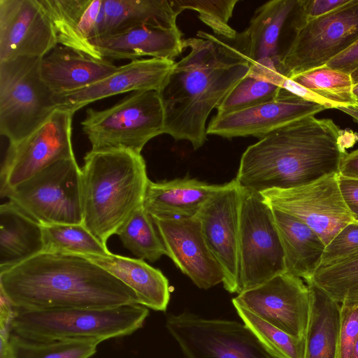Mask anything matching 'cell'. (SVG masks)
I'll return each instance as SVG.
<instances>
[{
	"mask_svg": "<svg viewBox=\"0 0 358 358\" xmlns=\"http://www.w3.org/2000/svg\"><path fill=\"white\" fill-rule=\"evenodd\" d=\"M183 43L189 53L174 62L159 91L164 134L176 141H188L196 150L207 140L210 113L248 75L250 66L236 38L199 31L196 37Z\"/></svg>",
	"mask_w": 358,
	"mask_h": 358,
	"instance_id": "6da1fadb",
	"label": "cell"
},
{
	"mask_svg": "<svg viewBox=\"0 0 358 358\" xmlns=\"http://www.w3.org/2000/svg\"><path fill=\"white\" fill-rule=\"evenodd\" d=\"M0 292L21 310L138 303L135 292L103 268L85 257L58 252H43L0 272Z\"/></svg>",
	"mask_w": 358,
	"mask_h": 358,
	"instance_id": "7a4b0ae2",
	"label": "cell"
},
{
	"mask_svg": "<svg viewBox=\"0 0 358 358\" xmlns=\"http://www.w3.org/2000/svg\"><path fill=\"white\" fill-rule=\"evenodd\" d=\"M343 131L331 119L308 116L260 138L243 153L236 176L247 191L285 189L338 173L346 154Z\"/></svg>",
	"mask_w": 358,
	"mask_h": 358,
	"instance_id": "3957f363",
	"label": "cell"
},
{
	"mask_svg": "<svg viewBox=\"0 0 358 358\" xmlns=\"http://www.w3.org/2000/svg\"><path fill=\"white\" fill-rule=\"evenodd\" d=\"M84 226L103 245L143 206L149 182L141 154L123 149L90 150L84 157Z\"/></svg>",
	"mask_w": 358,
	"mask_h": 358,
	"instance_id": "277c9868",
	"label": "cell"
},
{
	"mask_svg": "<svg viewBox=\"0 0 358 358\" xmlns=\"http://www.w3.org/2000/svg\"><path fill=\"white\" fill-rule=\"evenodd\" d=\"M14 309V308H13ZM149 314L138 303L110 308L14 309L12 332L36 341L95 340L129 336Z\"/></svg>",
	"mask_w": 358,
	"mask_h": 358,
	"instance_id": "5b68a950",
	"label": "cell"
},
{
	"mask_svg": "<svg viewBox=\"0 0 358 358\" xmlns=\"http://www.w3.org/2000/svg\"><path fill=\"white\" fill-rule=\"evenodd\" d=\"M81 125L92 150L123 149L141 154L150 140L164 134L159 92H134L108 108H88Z\"/></svg>",
	"mask_w": 358,
	"mask_h": 358,
	"instance_id": "8992f818",
	"label": "cell"
},
{
	"mask_svg": "<svg viewBox=\"0 0 358 358\" xmlns=\"http://www.w3.org/2000/svg\"><path fill=\"white\" fill-rule=\"evenodd\" d=\"M41 59L17 57L0 62V134L9 144L29 136L57 108L55 93L41 77Z\"/></svg>",
	"mask_w": 358,
	"mask_h": 358,
	"instance_id": "52a82bcc",
	"label": "cell"
},
{
	"mask_svg": "<svg viewBox=\"0 0 358 358\" xmlns=\"http://www.w3.org/2000/svg\"><path fill=\"white\" fill-rule=\"evenodd\" d=\"M292 29L279 69L287 78L325 66L358 41V0L313 20H299L296 13Z\"/></svg>",
	"mask_w": 358,
	"mask_h": 358,
	"instance_id": "ba28073f",
	"label": "cell"
},
{
	"mask_svg": "<svg viewBox=\"0 0 358 358\" xmlns=\"http://www.w3.org/2000/svg\"><path fill=\"white\" fill-rule=\"evenodd\" d=\"M6 197L41 224H83L82 171L76 158L50 164Z\"/></svg>",
	"mask_w": 358,
	"mask_h": 358,
	"instance_id": "9c48e42d",
	"label": "cell"
},
{
	"mask_svg": "<svg viewBox=\"0 0 358 358\" xmlns=\"http://www.w3.org/2000/svg\"><path fill=\"white\" fill-rule=\"evenodd\" d=\"M285 272V255L273 208L260 193L245 189L241 217L239 293Z\"/></svg>",
	"mask_w": 358,
	"mask_h": 358,
	"instance_id": "30bf717a",
	"label": "cell"
},
{
	"mask_svg": "<svg viewBox=\"0 0 358 358\" xmlns=\"http://www.w3.org/2000/svg\"><path fill=\"white\" fill-rule=\"evenodd\" d=\"M166 327L186 358H275L243 322L182 313Z\"/></svg>",
	"mask_w": 358,
	"mask_h": 358,
	"instance_id": "8fae6325",
	"label": "cell"
},
{
	"mask_svg": "<svg viewBox=\"0 0 358 358\" xmlns=\"http://www.w3.org/2000/svg\"><path fill=\"white\" fill-rule=\"evenodd\" d=\"M73 114L56 108L31 134L17 143L9 144L1 167V197L50 164L75 158L71 142Z\"/></svg>",
	"mask_w": 358,
	"mask_h": 358,
	"instance_id": "7c38bea8",
	"label": "cell"
},
{
	"mask_svg": "<svg viewBox=\"0 0 358 358\" xmlns=\"http://www.w3.org/2000/svg\"><path fill=\"white\" fill-rule=\"evenodd\" d=\"M338 176L330 174L302 186L260 194L273 208L308 225L327 245L345 225L354 222L342 196Z\"/></svg>",
	"mask_w": 358,
	"mask_h": 358,
	"instance_id": "4fadbf2b",
	"label": "cell"
},
{
	"mask_svg": "<svg viewBox=\"0 0 358 358\" xmlns=\"http://www.w3.org/2000/svg\"><path fill=\"white\" fill-rule=\"evenodd\" d=\"M245 189L236 179L224 184L196 215L205 241L224 274L223 287L239 293L241 208Z\"/></svg>",
	"mask_w": 358,
	"mask_h": 358,
	"instance_id": "5bb4252c",
	"label": "cell"
},
{
	"mask_svg": "<svg viewBox=\"0 0 358 358\" xmlns=\"http://www.w3.org/2000/svg\"><path fill=\"white\" fill-rule=\"evenodd\" d=\"M289 335L305 339L310 312L309 287L288 272L245 290L232 299Z\"/></svg>",
	"mask_w": 358,
	"mask_h": 358,
	"instance_id": "9a60e30c",
	"label": "cell"
},
{
	"mask_svg": "<svg viewBox=\"0 0 358 358\" xmlns=\"http://www.w3.org/2000/svg\"><path fill=\"white\" fill-rule=\"evenodd\" d=\"M298 0H272L259 6L248 27L236 39L249 62L248 76L281 87L280 73L285 49L281 43L286 24L297 10Z\"/></svg>",
	"mask_w": 358,
	"mask_h": 358,
	"instance_id": "2e32d148",
	"label": "cell"
},
{
	"mask_svg": "<svg viewBox=\"0 0 358 358\" xmlns=\"http://www.w3.org/2000/svg\"><path fill=\"white\" fill-rule=\"evenodd\" d=\"M327 109L282 88L273 99L238 111L217 115L207 127V134L222 138L253 136L259 139L301 118Z\"/></svg>",
	"mask_w": 358,
	"mask_h": 358,
	"instance_id": "e0dca14e",
	"label": "cell"
},
{
	"mask_svg": "<svg viewBox=\"0 0 358 358\" xmlns=\"http://www.w3.org/2000/svg\"><path fill=\"white\" fill-rule=\"evenodd\" d=\"M58 45L38 0H0V62L42 58Z\"/></svg>",
	"mask_w": 358,
	"mask_h": 358,
	"instance_id": "ac0fdd59",
	"label": "cell"
},
{
	"mask_svg": "<svg viewBox=\"0 0 358 358\" xmlns=\"http://www.w3.org/2000/svg\"><path fill=\"white\" fill-rule=\"evenodd\" d=\"M152 219L168 257L198 287L207 289L223 282L222 270L205 241L196 216Z\"/></svg>",
	"mask_w": 358,
	"mask_h": 358,
	"instance_id": "d6986e66",
	"label": "cell"
},
{
	"mask_svg": "<svg viewBox=\"0 0 358 358\" xmlns=\"http://www.w3.org/2000/svg\"><path fill=\"white\" fill-rule=\"evenodd\" d=\"M174 62L148 58L120 66L114 73L83 89L55 94L57 108L75 113L89 103L129 92L159 91Z\"/></svg>",
	"mask_w": 358,
	"mask_h": 358,
	"instance_id": "ffe728a7",
	"label": "cell"
},
{
	"mask_svg": "<svg viewBox=\"0 0 358 358\" xmlns=\"http://www.w3.org/2000/svg\"><path fill=\"white\" fill-rule=\"evenodd\" d=\"M38 1L52 25L58 44L103 59L92 42L102 34L103 0Z\"/></svg>",
	"mask_w": 358,
	"mask_h": 358,
	"instance_id": "44dd1931",
	"label": "cell"
},
{
	"mask_svg": "<svg viewBox=\"0 0 358 358\" xmlns=\"http://www.w3.org/2000/svg\"><path fill=\"white\" fill-rule=\"evenodd\" d=\"M178 27L142 25L117 33L101 35L92 44L103 59L131 61L144 56L172 60L185 49Z\"/></svg>",
	"mask_w": 358,
	"mask_h": 358,
	"instance_id": "7402d4cb",
	"label": "cell"
},
{
	"mask_svg": "<svg viewBox=\"0 0 358 358\" xmlns=\"http://www.w3.org/2000/svg\"><path fill=\"white\" fill-rule=\"evenodd\" d=\"M119 68L108 59H99L58 45L40 63L41 77L55 94L92 85Z\"/></svg>",
	"mask_w": 358,
	"mask_h": 358,
	"instance_id": "603a6c76",
	"label": "cell"
},
{
	"mask_svg": "<svg viewBox=\"0 0 358 358\" xmlns=\"http://www.w3.org/2000/svg\"><path fill=\"white\" fill-rule=\"evenodd\" d=\"M223 186L189 176L159 182L149 180L143 207L155 219L193 217Z\"/></svg>",
	"mask_w": 358,
	"mask_h": 358,
	"instance_id": "cb8c5ba5",
	"label": "cell"
},
{
	"mask_svg": "<svg viewBox=\"0 0 358 358\" xmlns=\"http://www.w3.org/2000/svg\"><path fill=\"white\" fill-rule=\"evenodd\" d=\"M130 287L138 303L155 310H166L170 299L169 280L162 272L144 260L111 253L85 257Z\"/></svg>",
	"mask_w": 358,
	"mask_h": 358,
	"instance_id": "d4e9b609",
	"label": "cell"
},
{
	"mask_svg": "<svg viewBox=\"0 0 358 358\" xmlns=\"http://www.w3.org/2000/svg\"><path fill=\"white\" fill-rule=\"evenodd\" d=\"M273 213L283 248L286 272L310 282L320 266L326 245L299 219L275 208Z\"/></svg>",
	"mask_w": 358,
	"mask_h": 358,
	"instance_id": "484cf974",
	"label": "cell"
},
{
	"mask_svg": "<svg viewBox=\"0 0 358 358\" xmlns=\"http://www.w3.org/2000/svg\"><path fill=\"white\" fill-rule=\"evenodd\" d=\"M42 225L8 201L0 206V272L43 252Z\"/></svg>",
	"mask_w": 358,
	"mask_h": 358,
	"instance_id": "4316f807",
	"label": "cell"
},
{
	"mask_svg": "<svg viewBox=\"0 0 358 358\" xmlns=\"http://www.w3.org/2000/svg\"><path fill=\"white\" fill-rule=\"evenodd\" d=\"M310 312L305 337L304 358H339L340 303L313 283Z\"/></svg>",
	"mask_w": 358,
	"mask_h": 358,
	"instance_id": "83f0119b",
	"label": "cell"
},
{
	"mask_svg": "<svg viewBox=\"0 0 358 358\" xmlns=\"http://www.w3.org/2000/svg\"><path fill=\"white\" fill-rule=\"evenodd\" d=\"M103 3L104 21L101 35L142 25L177 27L176 20L179 14L169 0H103Z\"/></svg>",
	"mask_w": 358,
	"mask_h": 358,
	"instance_id": "f1b7e54d",
	"label": "cell"
},
{
	"mask_svg": "<svg viewBox=\"0 0 358 358\" xmlns=\"http://www.w3.org/2000/svg\"><path fill=\"white\" fill-rule=\"evenodd\" d=\"M290 79L316 95L327 109L339 110L357 104L350 75L342 71L323 66Z\"/></svg>",
	"mask_w": 358,
	"mask_h": 358,
	"instance_id": "f546056e",
	"label": "cell"
},
{
	"mask_svg": "<svg viewBox=\"0 0 358 358\" xmlns=\"http://www.w3.org/2000/svg\"><path fill=\"white\" fill-rule=\"evenodd\" d=\"M123 246L138 259L155 262L168 256L152 217L143 206L135 210L116 234Z\"/></svg>",
	"mask_w": 358,
	"mask_h": 358,
	"instance_id": "4dcf8cb0",
	"label": "cell"
},
{
	"mask_svg": "<svg viewBox=\"0 0 358 358\" xmlns=\"http://www.w3.org/2000/svg\"><path fill=\"white\" fill-rule=\"evenodd\" d=\"M44 250L88 256H107L111 254L106 245L81 224H41Z\"/></svg>",
	"mask_w": 358,
	"mask_h": 358,
	"instance_id": "1f68e13d",
	"label": "cell"
},
{
	"mask_svg": "<svg viewBox=\"0 0 358 358\" xmlns=\"http://www.w3.org/2000/svg\"><path fill=\"white\" fill-rule=\"evenodd\" d=\"M310 282L338 303L358 302V252L335 263L320 266Z\"/></svg>",
	"mask_w": 358,
	"mask_h": 358,
	"instance_id": "d6a6232c",
	"label": "cell"
},
{
	"mask_svg": "<svg viewBox=\"0 0 358 358\" xmlns=\"http://www.w3.org/2000/svg\"><path fill=\"white\" fill-rule=\"evenodd\" d=\"M11 343L14 358H90L100 343L95 340L36 341L13 332Z\"/></svg>",
	"mask_w": 358,
	"mask_h": 358,
	"instance_id": "836d02e7",
	"label": "cell"
},
{
	"mask_svg": "<svg viewBox=\"0 0 358 358\" xmlns=\"http://www.w3.org/2000/svg\"><path fill=\"white\" fill-rule=\"evenodd\" d=\"M243 322L275 358H304L305 339L294 338L232 303Z\"/></svg>",
	"mask_w": 358,
	"mask_h": 358,
	"instance_id": "e575fe53",
	"label": "cell"
},
{
	"mask_svg": "<svg viewBox=\"0 0 358 358\" xmlns=\"http://www.w3.org/2000/svg\"><path fill=\"white\" fill-rule=\"evenodd\" d=\"M173 9L180 14L185 9L196 11L199 18L220 37L233 39L236 31L229 24L238 0H173Z\"/></svg>",
	"mask_w": 358,
	"mask_h": 358,
	"instance_id": "d590c367",
	"label": "cell"
},
{
	"mask_svg": "<svg viewBox=\"0 0 358 358\" xmlns=\"http://www.w3.org/2000/svg\"><path fill=\"white\" fill-rule=\"evenodd\" d=\"M282 87L247 75L217 107V114H227L264 103L275 97Z\"/></svg>",
	"mask_w": 358,
	"mask_h": 358,
	"instance_id": "8d00e7d4",
	"label": "cell"
},
{
	"mask_svg": "<svg viewBox=\"0 0 358 358\" xmlns=\"http://www.w3.org/2000/svg\"><path fill=\"white\" fill-rule=\"evenodd\" d=\"M357 252L358 222L354 221L345 225L326 245L320 266L335 263Z\"/></svg>",
	"mask_w": 358,
	"mask_h": 358,
	"instance_id": "74e56055",
	"label": "cell"
},
{
	"mask_svg": "<svg viewBox=\"0 0 358 358\" xmlns=\"http://www.w3.org/2000/svg\"><path fill=\"white\" fill-rule=\"evenodd\" d=\"M358 338V302L340 303L339 358H350Z\"/></svg>",
	"mask_w": 358,
	"mask_h": 358,
	"instance_id": "f35d334b",
	"label": "cell"
},
{
	"mask_svg": "<svg viewBox=\"0 0 358 358\" xmlns=\"http://www.w3.org/2000/svg\"><path fill=\"white\" fill-rule=\"evenodd\" d=\"M0 358H14L11 343L14 309L8 301L0 296Z\"/></svg>",
	"mask_w": 358,
	"mask_h": 358,
	"instance_id": "ab89813d",
	"label": "cell"
},
{
	"mask_svg": "<svg viewBox=\"0 0 358 358\" xmlns=\"http://www.w3.org/2000/svg\"><path fill=\"white\" fill-rule=\"evenodd\" d=\"M348 0H298L296 17L301 20H313L326 15Z\"/></svg>",
	"mask_w": 358,
	"mask_h": 358,
	"instance_id": "60d3db41",
	"label": "cell"
},
{
	"mask_svg": "<svg viewBox=\"0 0 358 358\" xmlns=\"http://www.w3.org/2000/svg\"><path fill=\"white\" fill-rule=\"evenodd\" d=\"M339 187L345 203L355 222H358V178L338 176Z\"/></svg>",
	"mask_w": 358,
	"mask_h": 358,
	"instance_id": "b9f144b4",
	"label": "cell"
},
{
	"mask_svg": "<svg viewBox=\"0 0 358 358\" xmlns=\"http://www.w3.org/2000/svg\"><path fill=\"white\" fill-rule=\"evenodd\" d=\"M325 66L350 75L358 68V41L348 50L330 60Z\"/></svg>",
	"mask_w": 358,
	"mask_h": 358,
	"instance_id": "7bdbcfd3",
	"label": "cell"
},
{
	"mask_svg": "<svg viewBox=\"0 0 358 358\" xmlns=\"http://www.w3.org/2000/svg\"><path fill=\"white\" fill-rule=\"evenodd\" d=\"M338 174L344 177L358 178V148L346 152L341 160Z\"/></svg>",
	"mask_w": 358,
	"mask_h": 358,
	"instance_id": "ee69618b",
	"label": "cell"
},
{
	"mask_svg": "<svg viewBox=\"0 0 358 358\" xmlns=\"http://www.w3.org/2000/svg\"><path fill=\"white\" fill-rule=\"evenodd\" d=\"M339 110L348 114L353 120L358 123V104L341 108Z\"/></svg>",
	"mask_w": 358,
	"mask_h": 358,
	"instance_id": "f6af8a7d",
	"label": "cell"
},
{
	"mask_svg": "<svg viewBox=\"0 0 358 358\" xmlns=\"http://www.w3.org/2000/svg\"><path fill=\"white\" fill-rule=\"evenodd\" d=\"M350 77L354 85L358 84V68L350 73Z\"/></svg>",
	"mask_w": 358,
	"mask_h": 358,
	"instance_id": "bcb514c9",
	"label": "cell"
},
{
	"mask_svg": "<svg viewBox=\"0 0 358 358\" xmlns=\"http://www.w3.org/2000/svg\"><path fill=\"white\" fill-rule=\"evenodd\" d=\"M352 95L357 104H358V84L353 86Z\"/></svg>",
	"mask_w": 358,
	"mask_h": 358,
	"instance_id": "7dc6e473",
	"label": "cell"
},
{
	"mask_svg": "<svg viewBox=\"0 0 358 358\" xmlns=\"http://www.w3.org/2000/svg\"><path fill=\"white\" fill-rule=\"evenodd\" d=\"M350 358H358V338L357 339V341L355 343L352 356Z\"/></svg>",
	"mask_w": 358,
	"mask_h": 358,
	"instance_id": "c3c4849f",
	"label": "cell"
}]
</instances>
